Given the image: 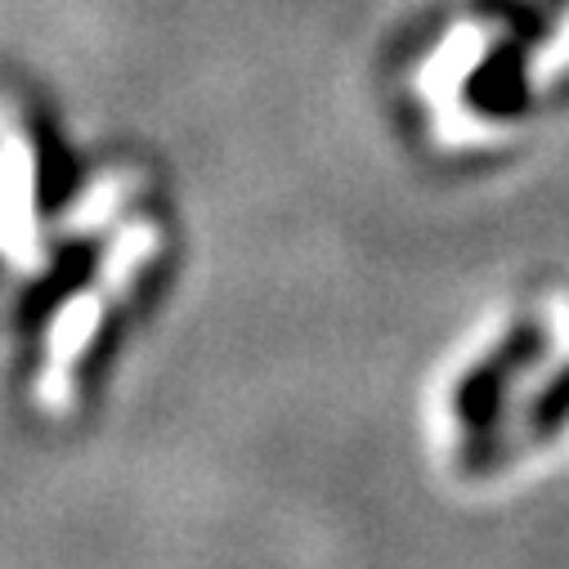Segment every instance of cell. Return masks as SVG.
I'll return each instance as SVG.
<instances>
[{"instance_id":"obj_1","label":"cell","mask_w":569,"mask_h":569,"mask_svg":"<svg viewBox=\"0 0 569 569\" xmlns=\"http://www.w3.org/2000/svg\"><path fill=\"white\" fill-rule=\"evenodd\" d=\"M565 63H569V19H565V28L556 32V41H551V46H547V50L533 59L529 81H533V86H542V81H551V77H556Z\"/></svg>"}]
</instances>
